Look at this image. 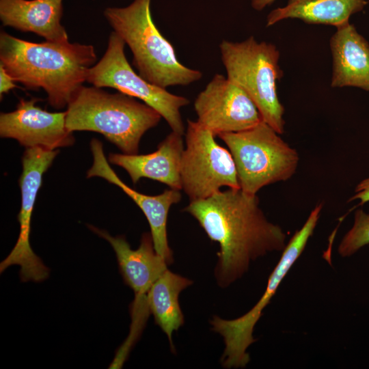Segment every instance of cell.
<instances>
[{
  "instance_id": "20",
  "label": "cell",
  "mask_w": 369,
  "mask_h": 369,
  "mask_svg": "<svg viewBox=\"0 0 369 369\" xmlns=\"http://www.w3.org/2000/svg\"><path fill=\"white\" fill-rule=\"evenodd\" d=\"M368 244L369 213L359 208L355 212L353 225L342 238L338 251L343 258L349 257Z\"/></svg>"
},
{
  "instance_id": "22",
  "label": "cell",
  "mask_w": 369,
  "mask_h": 369,
  "mask_svg": "<svg viewBox=\"0 0 369 369\" xmlns=\"http://www.w3.org/2000/svg\"><path fill=\"white\" fill-rule=\"evenodd\" d=\"M16 81L5 70L4 67L0 64V95L2 96L8 93L11 90L16 87Z\"/></svg>"
},
{
  "instance_id": "4",
  "label": "cell",
  "mask_w": 369,
  "mask_h": 369,
  "mask_svg": "<svg viewBox=\"0 0 369 369\" xmlns=\"http://www.w3.org/2000/svg\"><path fill=\"white\" fill-rule=\"evenodd\" d=\"M151 0H134L124 8H107L104 15L130 48L138 74L163 88L188 85L199 81L202 72L181 64L172 44L153 22Z\"/></svg>"
},
{
  "instance_id": "12",
  "label": "cell",
  "mask_w": 369,
  "mask_h": 369,
  "mask_svg": "<svg viewBox=\"0 0 369 369\" xmlns=\"http://www.w3.org/2000/svg\"><path fill=\"white\" fill-rule=\"evenodd\" d=\"M59 150L40 147L25 148L23 157V172L19 178L21 206L18 220L20 232L17 241L7 257L2 261L5 268L18 265L20 272L31 275L39 271L42 259L33 251L29 241L31 220L38 192L42 186V176L53 163Z\"/></svg>"
},
{
  "instance_id": "16",
  "label": "cell",
  "mask_w": 369,
  "mask_h": 369,
  "mask_svg": "<svg viewBox=\"0 0 369 369\" xmlns=\"http://www.w3.org/2000/svg\"><path fill=\"white\" fill-rule=\"evenodd\" d=\"M329 46L331 86L353 87L369 92V43L355 27L347 23L337 27Z\"/></svg>"
},
{
  "instance_id": "13",
  "label": "cell",
  "mask_w": 369,
  "mask_h": 369,
  "mask_svg": "<svg viewBox=\"0 0 369 369\" xmlns=\"http://www.w3.org/2000/svg\"><path fill=\"white\" fill-rule=\"evenodd\" d=\"M38 99L20 98L15 110L0 115V136L27 148L48 150L73 145L72 132L66 126V111L49 112L36 105Z\"/></svg>"
},
{
  "instance_id": "1",
  "label": "cell",
  "mask_w": 369,
  "mask_h": 369,
  "mask_svg": "<svg viewBox=\"0 0 369 369\" xmlns=\"http://www.w3.org/2000/svg\"><path fill=\"white\" fill-rule=\"evenodd\" d=\"M184 211L219 245L215 276L221 288L241 278L252 261L271 252H282L287 244L286 232L266 219L256 194L241 189L220 190L191 201Z\"/></svg>"
},
{
  "instance_id": "19",
  "label": "cell",
  "mask_w": 369,
  "mask_h": 369,
  "mask_svg": "<svg viewBox=\"0 0 369 369\" xmlns=\"http://www.w3.org/2000/svg\"><path fill=\"white\" fill-rule=\"evenodd\" d=\"M192 284V280L167 269L154 282L149 292L150 312L153 315L155 323L166 334L174 352L173 333L184 323L179 295Z\"/></svg>"
},
{
  "instance_id": "23",
  "label": "cell",
  "mask_w": 369,
  "mask_h": 369,
  "mask_svg": "<svg viewBox=\"0 0 369 369\" xmlns=\"http://www.w3.org/2000/svg\"><path fill=\"white\" fill-rule=\"evenodd\" d=\"M275 1V0H251V4L254 10L261 11L265 7L271 5Z\"/></svg>"
},
{
  "instance_id": "14",
  "label": "cell",
  "mask_w": 369,
  "mask_h": 369,
  "mask_svg": "<svg viewBox=\"0 0 369 369\" xmlns=\"http://www.w3.org/2000/svg\"><path fill=\"white\" fill-rule=\"evenodd\" d=\"M90 149L93 156V164L87 172V178H102L120 187L129 196L139 207L148 221L156 252L166 260L168 265L173 263V253L167 239V223L170 207L181 200L180 190L167 189L156 195L138 192L126 184L110 167L100 141L92 139L90 141Z\"/></svg>"
},
{
  "instance_id": "9",
  "label": "cell",
  "mask_w": 369,
  "mask_h": 369,
  "mask_svg": "<svg viewBox=\"0 0 369 369\" xmlns=\"http://www.w3.org/2000/svg\"><path fill=\"white\" fill-rule=\"evenodd\" d=\"M215 137L197 121L187 120L180 178L191 201L207 198L222 187L241 189L232 155Z\"/></svg>"
},
{
  "instance_id": "17",
  "label": "cell",
  "mask_w": 369,
  "mask_h": 369,
  "mask_svg": "<svg viewBox=\"0 0 369 369\" xmlns=\"http://www.w3.org/2000/svg\"><path fill=\"white\" fill-rule=\"evenodd\" d=\"M62 14V0H0L3 25L33 32L46 41H68L61 23Z\"/></svg>"
},
{
  "instance_id": "11",
  "label": "cell",
  "mask_w": 369,
  "mask_h": 369,
  "mask_svg": "<svg viewBox=\"0 0 369 369\" xmlns=\"http://www.w3.org/2000/svg\"><path fill=\"white\" fill-rule=\"evenodd\" d=\"M197 122L215 136L249 129L262 120L247 93L228 77L216 74L194 102Z\"/></svg>"
},
{
  "instance_id": "21",
  "label": "cell",
  "mask_w": 369,
  "mask_h": 369,
  "mask_svg": "<svg viewBox=\"0 0 369 369\" xmlns=\"http://www.w3.org/2000/svg\"><path fill=\"white\" fill-rule=\"evenodd\" d=\"M359 201V205H363L369 202V177L359 182L354 190V194L348 202Z\"/></svg>"
},
{
  "instance_id": "5",
  "label": "cell",
  "mask_w": 369,
  "mask_h": 369,
  "mask_svg": "<svg viewBox=\"0 0 369 369\" xmlns=\"http://www.w3.org/2000/svg\"><path fill=\"white\" fill-rule=\"evenodd\" d=\"M227 77L243 88L258 107L264 122L278 133L285 129V109L279 100L277 82L283 77L275 45L250 36L242 42L219 44Z\"/></svg>"
},
{
  "instance_id": "3",
  "label": "cell",
  "mask_w": 369,
  "mask_h": 369,
  "mask_svg": "<svg viewBox=\"0 0 369 369\" xmlns=\"http://www.w3.org/2000/svg\"><path fill=\"white\" fill-rule=\"evenodd\" d=\"M66 126L70 132L102 134L124 154H138L141 139L162 116L154 108L125 94L82 85L67 106Z\"/></svg>"
},
{
  "instance_id": "7",
  "label": "cell",
  "mask_w": 369,
  "mask_h": 369,
  "mask_svg": "<svg viewBox=\"0 0 369 369\" xmlns=\"http://www.w3.org/2000/svg\"><path fill=\"white\" fill-rule=\"evenodd\" d=\"M323 204L316 205L303 226L292 236L282 252L281 258L269 276L265 291L258 303L244 315L226 320L214 316L210 321L212 330L220 334L225 344L221 363L226 368H243L250 361L248 347L256 342L253 332L262 311L275 295L282 280L300 257L313 234L320 218Z\"/></svg>"
},
{
  "instance_id": "2",
  "label": "cell",
  "mask_w": 369,
  "mask_h": 369,
  "mask_svg": "<svg viewBox=\"0 0 369 369\" xmlns=\"http://www.w3.org/2000/svg\"><path fill=\"white\" fill-rule=\"evenodd\" d=\"M92 45L46 41L35 43L0 33V64L26 88H42L51 106L67 107L96 61Z\"/></svg>"
},
{
  "instance_id": "18",
  "label": "cell",
  "mask_w": 369,
  "mask_h": 369,
  "mask_svg": "<svg viewBox=\"0 0 369 369\" xmlns=\"http://www.w3.org/2000/svg\"><path fill=\"white\" fill-rule=\"evenodd\" d=\"M366 0H288L285 6L272 10L266 27L288 18L299 19L307 24L334 26L349 23L350 17L361 12Z\"/></svg>"
},
{
  "instance_id": "15",
  "label": "cell",
  "mask_w": 369,
  "mask_h": 369,
  "mask_svg": "<svg viewBox=\"0 0 369 369\" xmlns=\"http://www.w3.org/2000/svg\"><path fill=\"white\" fill-rule=\"evenodd\" d=\"M182 136L172 131L152 153H110L108 160L124 169L134 184L142 178H146L163 183L170 189L180 190V167L184 148Z\"/></svg>"
},
{
  "instance_id": "6",
  "label": "cell",
  "mask_w": 369,
  "mask_h": 369,
  "mask_svg": "<svg viewBox=\"0 0 369 369\" xmlns=\"http://www.w3.org/2000/svg\"><path fill=\"white\" fill-rule=\"evenodd\" d=\"M280 135L263 120L243 131L217 135L232 155L243 191L256 194L262 187L286 181L295 174L299 154Z\"/></svg>"
},
{
  "instance_id": "8",
  "label": "cell",
  "mask_w": 369,
  "mask_h": 369,
  "mask_svg": "<svg viewBox=\"0 0 369 369\" xmlns=\"http://www.w3.org/2000/svg\"><path fill=\"white\" fill-rule=\"evenodd\" d=\"M126 44L114 31L109 36L102 57L88 71L86 81L97 87H111L137 98L156 110L172 131L184 134L180 109L189 100L173 94L165 88L154 85L137 74L128 62Z\"/></svg>"
},
{
  "instance_id": "10",
  "label": "cell",
  "mask_w": 369,
  "mask_h": 369,
  "mask_svg": "<svg viewBox=\"0 0 369 369\" xmlns=\"http://www.w3.org/2000/svg\"><path fill=\"white\" fill-rule=\"evenodd\" d=\"M87 226L110 243L115 253L124 282L135 294L131 307L132 323L130 333L120 348L123 353L128 354L141 333L150 314L148 305L150 290L157 278L167 269L168 264L156 252L150 233H144L138 248L132 249L124 236H112L106 230L92 225Z\"/></svg>"
}]
</instances>
